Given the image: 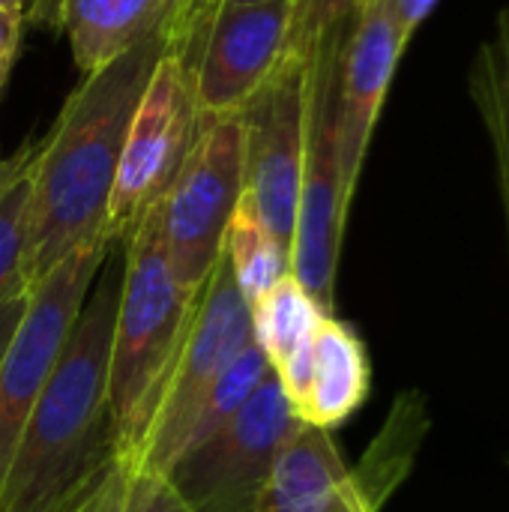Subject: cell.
Masks as SVG:
<instances>
[{
    "label": "cell",
    "mask_w": 509,
    "mask_h": 512,
    "mask_svg": "<svg viewBox=\"0 0 509 512\" xmlns=\"http://www.w3.org/2000/svg\"><path fill=\"white\" fill-rule=\"evenodd\" d=\"M171 30V27H168ZM159 30L108 66L81 75L51 132L33 147L24 276L27 291L63 258L108 237V201L132 111L171 45Z\"/></svg>",
    "instance_id": "1"
},
{
    "label": "cell",
    "mask_w": 509,
    "mask_h": 512,
    "mask_svg": "<svg viewBox=\"0 0 509 512\" xmlns=\"http://www.w3.org/2000/svg\"><path fill=\"white\" fill-rule=\"evenodd\" d=\"M120 273L123 267L84 300L6 471L0 512H51L117 459L108 420V357Z\"/></svg>",
    "instance_id": "2"
},
{
    "label": "cell",
    "mask_w": 509,
    "mask_h": 512,
    "mask_svg": "<svg viewBox=\"0 0 509 512\" xmlns=\"http://www.w3.org/2000/svg\"><path fill=\"white\" fill-rule=\"evenodd\" d=\"M123 243L108 357V420L117 462L135 468L189 336L198 297L186 294L171 273L162 237V204L147 210Z\"/></svg>",
    "instance_id": "3"
},
{
    "label": "cell",
    "mask_w": 509,
    "mask_h": 512,
    "mask_svg": "<svg viewBox=\"0 0 509 512\" xmlns=\"http://www.w3.org/2000/svg\"><path fill=\"white\" fill-rule=\"evenodd\" d=\"M351 24V21H348ZM345 24V27H348ZM345 27L327 36L309 57L306 81V150L291 243V276L333 315L342 234L354 189L345 180L336 141V66Z\"/></svg>",
    "instance_id": "4"
},
{
    "label": "cell",
    "mask_w": 509,
    "mask_h": 512,
    "mask_svg": "<svg viewBox=\"0 0 509 512\" xmlns=\"http://www.w3.org/2000/svg\"><path fill=\"white\" fill-rule=\"evenodd\" d=\"M243 198L240 114L201 120V132L162 201L165 255L177 285L201 297L225 252V234Z\"/></svg>",
    "instance_id": "5"
},
{
    "label": "cell",
    "mask_w": 509,
    "mask_h": 512,
    "mask_svg": "<svg viewBox=\"0 0 509 512\" xmlns=\"http://www.w3.org/2000/svg\"><path fill=\"white\" fill-rule=\"evenodd\" d=\"M279 378L270 375L213 438L189 447L162 477L192 512H258L282 447L300 432Z\"/></svg>",
    "instance_id": "6"
},
{
    "label": "cell",
    "mask_w": 509,
    "mask_h": 512,
    "mask_svg": "<svg viewBox=\"0 0 509 512\" xmlns=\"http://www.w3.org/2000/svg\"><path fill=\"white\" fill-rule=\"evenodd\" d=\"M198 132L201 114L192 93V75L183 57L168 45L132 111L123 138L108 201L111 243H123L147 210L165 201Z\"/></svg>",
    "instance_id": "7"
},
{
    "label": "cell",
    "mask_w": 509,
    "mask_h": 512,
    "mask_svg": "<svg viewBox=\"0 0 509 512\" xmlns=\"http://www.w3.org/2000/svg\"><path fill=\"white\" fill-rule=\"evenodd\" d=\"M111 246V240H93L75 249L27 291L24 315L0 357V489L39 390L54 369Z\"/></svg>",
    "instance_id": "8"
},
{
    "label": "cell",
    "mask_w": 509,
    "mask_h": 512,
    "mask_svg": "<svg viewBox=\"0 0 509 512\" xmlns=\"http://www.w3.org/2000/svg\"><path fill=\"white\" fill-rule=\"evenodd\" d=\"M249 345H252V312L240 288L234 285V276L222 252L219 264L213 267L198 297L189 336L174 363L168 390L162 396V405L156 411V420L150 426V435L144 441L135 468L165 474L180 459V453L186 450L192 420L201 411L204 399Z\"/></svg>",
    "instance_id": "9"
},
{
    "label": "cell",
    "mask_w": 509,
    "mask_h": 512,
    "mask_svg": "<svg viewBox=\"0 0 509 512\" xmlns=\"http://www.w3.org/2000/svg\"><path fill=\"white\" fill-rule=\"evenodd\" d=\"M309 60H288L243 105V198L291 252L306 150Z\"/></svg>",
    "instance_id": "10"
},
{
    "label": "cell",
    "mask_w": 509,
    "mask_h": 512,
    "mask_svg": "<svg viewBox=\"0 0 509 512\" xmlns=\"http://www.w3.org/2000/svg\"><path fill=\"white\" fill-rule=\"evenodd\" d=\"M294 0L231 9L210 18L192 60V93L201 120L240 114L282 69Z\"/></svg>",
    "instance_id": "11"
},
{
    "label": "cell",
    "mask_w": 509,
    "mask_h": 512,
    "mask_svg": "<svg viewBox=\"0 0 509 512\" xmlns=\"http://www.w3.org/2000/svg\"><path fill=\"white\" fill-rule=\"evenodd\" d=\"M408 42L381 0L360 6L345 27L336 66V141L342 171L357 189L363 159Z\"/></svg>",
    "instance_id": "12"
},
{
    "label": "cell",
    "mask_w": 509,
    "mask_h": 512,
    "mask_svg": "<svg viewBox=\"0 0 509 512\" xmlns=\"http://www.w3.org/2000/svg\"><path fill=\"white\" fill-rule=\"evenodd\" d=\"M384 498L351 471L330 432L300 426L282 447L258 512H378Z\"/></svg>",
    "instance_id": "13"
},
{
    "label": "cell",
    "mask_w": 509,
    "mask_h": 512,
    "mask_svg": "<svg viewBox=\"0 0 509 512\" xmlns=\"http://www.w3.org/2000/svg\"><path fill=\"white\" fill-rule=\"evenodd\" d=\"M180 6L183 0H60V30L81 75H90L168 30Z\"/></svg>",
    "instance_id": "14"
},
{
    "label": "cell",
    "mask_w": 509,
    "mask_h": 512,
    "mask_svg": "<svg viewBox=\"0 0 509 512\" xmlns=\"http://www.w3.org/2000/svg\"><path fill=\"white\" fill-rule=\"evenodd\" d=\"M369 396V357L360 336L327 315L312 339V378L303 405L297 408L300 423L315 429L342 426Z\"/></svg>",
    "instance_id": "15"
},
{
    "label": "cell",
    "mask_w": 509,
    "mask_h": 512,
    "mask_svg": "<svg viewBox=\"0 0 509 512\" xmlns=\"http://www.w3.org/2000/svg\"><path fill=\"white\" fill-rule=\"evenodd\" d=\"M249 312L252 342L258 345L273 372L285 369L297 354H303L312 345L318 324L327 318V312L291 273L282 276L264 297H258Z\"/></svg>",
    "instance_id": "16"
},
{
    "label": "cell",
    "mask_w": 509,
    "mask_h": 512,
    "mask_svg": "<svg viewBox=\"0 0 509 512\" xmlns=\"http://www.w3.org/2000/svg\"><path fill=\"white\" fill-rule=\"evenodd\" d=\"M225 261L234 285L249 306L291 273V252L270 234V228L258 219L246 198H240L237 213L228 225Z\"/></svg>",
    "instance_id": "17"
},
{
    "label": "cell",
    "mask_w": 509,
    "mask_h": 512,
    "mask_svg": "<svg viewBox=\"0 0 509 512\" xmlns=\"http://www.w3.org/2000/svg\"><path fill=\"white\" fill-rule=\"evenodd\" d=\"M33 147H21L6 159L0 177V309L27 294L24 237L30 204Z\"/></svg>",
    "instance_id": "18"
},
{
    "label": "cell",
    "mask_w": 509,
    "mask_h": 512,
    "mask_svg": "<svg viewBox=\"0 0 509 512\" xmlns=\"http://www.w3.org/2000/svg\"><path fill=\"white\" fill-rule=\"evenodd\" d=\"M471 90L492 135L509 219V9L498 18L495 36L480 48L471 69Z\"/></svg>",
    "instance_id": "19"
},
{
    "label": "cell",
    "mask_w": 509,
    "mask_h": 512,
    "mask_svg": "<svg viewBox=\"0 0 509 512\" xmlns=\"http://www.w3.org/2000/svg\"><path fill=\"white\" fill-rule=\"evenodd\" d=\"M369 0H294V18L288 27V60H309L318 45L342 30L360 6Z\"/></svg>",
    "instance_id": "20"
},
{
    "label": "cell",
    "mask_w": 509,
    "mask_h": 512,
    "mask_svg": "<svg viewBox=\"0 0 509 512\" xmlns=\"http://www.w3.org/2000/svg\"><path fill=\"white\" fill-rule=\"evenodd\" d=\"M123 474H126V489H123L120 512H192L162 474L147 468H135V471L123 468Z\"/></svg>",
    "instance_id": "21"
},
{
    "label": "cell",
    "mask_w": 509,
    "mask_h": 512,
    "mask_svg": "<svg viewBox=\"0 0 509 512\" xmlns=\"http://www.w3.org/2000/svg\"><path fill=\"white\" fill-rule=\"evenodd\" d=\"M261 3H273V0H207L204 9H201V15H198L195 24L189 27L186 39H183L180 45H171V48L183 57V63H186V69H189V60H192V54H195V48H198V42H201V36H204V30H207V24H210L213 15L231 12V9H246V6H261Z\"/></svg>",
    "instance_id": "22"
},
{
    "label": "cell",
    "mask_w": 509,
    "mask_h": 512,
    "mask_svg": "<svg viewBox=\"0 0 509 512\" xmlns=\"http://www.w3.org/2000/svg\"><path fill=\"white\" fill-rule=\"evenodd\" d=\"M21 33H24V12L0 9V96L12 75L15 57L21 51Z\"/></svg>",
    "instance_id": "23"
},
{
    "label": "cell",
    "mask_w": 509,
    "mask_h": 512,
    "mask_svg": "<svg viewBox=\"0 0 509 512\" xmlns=\"http://www.w3.org/2000/svg\"><path fill=\"white\" fill-rule=\"evenodd\" d=\"M390 12V18L396 21L399 33L405 36V42H411V36L417 33V27L432 15L438 0H381Z\"/></svg>",
    "instance_id": "24"
},
{
    "label": "cell",
    "mask_w": 509,
    "mask_h": 512,
    "mask_svg": "<svg viewBox=\"0 0 509 512\" xmlns=\"http://www.w3.org/2000/svg\"><path fill=\"white\" fill-rule=\"evenodd\" d=\"M117 462V459H114ZM114 462L108 465V468H102L96 477H90L87 483H81L78 489H72L57 507L51 512H93L96 510V504H99V495H102V489H105V483H108V474H111V468H114Z\"/></svg>",
    "instance_id": "25"
},
{
    "label": "cell",
    "mask_w": 509,
    "mask_h": 512,
    "mask_svg": "<svg viewBox=\"0 0 509 512\" xmlns=\"http://www.w3.org/2000/svg\"><path fill=\"white\" fill-rule=\"evenodd\" d=\"M123 489H126V474H123V465L114 462L111 474H108V483L99 495V504L93 512H120L123 510Z\"/></svg>",
    "instance_id": "26"
},
{
    "label": "cell",
    "mask_w": 509,
    "mask_h": 512,
    "mask_svg": "<svg viewBox=\"0 0 509 512\" xmlns=\"http://www.w3.org/2000/svg\"><path fill=\"white\" fill-rule=\"evenodd\" d=\"M204 3H207V0H183L177 18L171 21V30H168V33H171V45H180V42L186 39V33H189V27L195 24V18L201 15Z\"/></svg>",
    "instance_id": "27"
},
{
    "label": "cell",
    "mask_w": 509,
    "mask_h": 512,
    "mask_svg": "<svg viewBox=\"0 0 509 512\" xmlns=\"http://www.w3.org/2000/svg\"><path fill=\"white\" fill-rule=\"evenodd\" d=\"M24 306H27V294L18 297V300H12V303H6V306L0 309V357H3V351H6V345H9V339H12L18 321H21V315H24Z\"/></svg>",
    "instance_id": "28"
},
{
    "label": "cell",
    "mask_w": 509,
    "mask_h": 512,
    "mask_svg": "<svg viewBox=\"0 0 509 512\" xmlns=\"http://www.w3.org/2000/svg\"><path fill=\"white\" fill-rule=\"evenodd\" d=\"M30 24L45 27V30H60V0H42Z\"/></svg>",
    "instance_id": "29"
},
{
    "label": "cell",
    "mask_w": 509,
    "mask_h": 512,
    "mask_svg": "<svg viewBox=\"0 0 509 512\" xmlns=\"http://www.w3.org/2000/svg\"><path fill=\"white\" fill-rule=\"evenodd\" d=\"M39 3H42V0H27V3H24V24H30V18L36 15Z\"/></svg>",
    "instance_id": "30"
},
{
    "label": "cell",
    "mask_w": 509,
    "mask_h": 512,
    "mask_svg": "<svg viewBox=\"0 0 509 512\" xmlns=\"http://www.w3.org/2000/svg\"><path fill=\"white\" fill-rule=\"evenodd\" d=\"M24 3L27 0H0V9H18V12H24Z\"/></svg>",
    "instance_id": "31"
},
{
    "label": "cell",
    "mask_w": 509,
    "mask_h": 512,
    "mask_svg": "<svg viewBox=\"0 0 509 512\" xmlns=\"http://www.w3.org/2000/svg\"><path fill=\"white\" fill-rule=\"evenodd\" d=\"M3 99V96H0ZM3 165H6V159H0V177H3Z\"/></svg>",
    "instance_id": "32"
}]
</instances>
